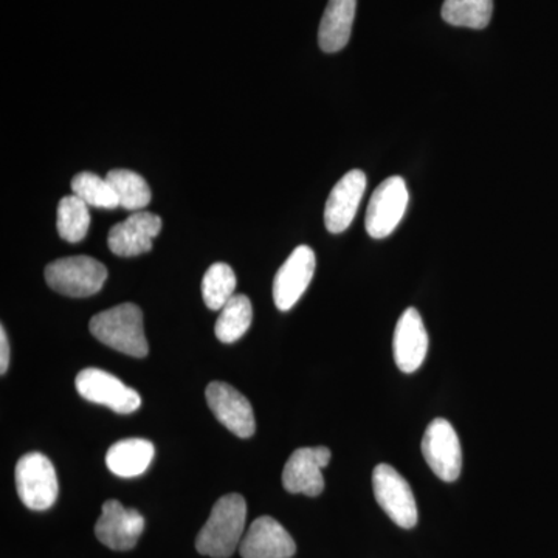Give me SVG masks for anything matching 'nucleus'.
I'll use <instances>...</instances> for the list:
<instances>
[{
  "label": "nucleus",
  "mask_w": 558,
  "mask_h": 558,
  "mask_svg": "<svg viewBox=\"0 0 558 558\" xmlns=\"http://www.w3.org/2000/svg\"><path fill=\"white\" fill-rule=\"evenodd\" d=\"M440 14L454 27L483 31L494 16V0H446Z\"/></svg>",
  "instance_id": "nucleus-20"
},
{
  "label": "nucleus",
  "mask_w": 558,
  "mask_h": 558,
  "mask_svg": "<svg viewBox=\"0 0 558 558\" xmlns=\"http://www.w3.org/2000/svg\"><path fill=\"white\" fill-rule=\"evenodd\" d=\"M72 191L75 196L86 202L89 207L113 209L120 207V199L116 190L108 182L94 172L84 171L72 180Z\"/></svg>",
  "instance_id": "nucleus-24"
},
{
  "label": "nucleus",
  "mask_w": 558,
  "mask_h": 558,
  "mask_svg": "<svg viewBox=\"0 0 558 558\" xmlns=\"http://www.w3.org/2000/svg\"><path fill=\"white\" fill-rule=\"evenodd\" d=\"M154 454L156 449L150 440L123 439L110 447L106 454V464L120 478H135L148 470Z\"/></svg>",
  "instance_id": "nucleus-18"
},
{
  "label": "nucleus",
  "mask_w": 558,
  "mask_h": 558,
  "mask_svg": "<svg viewBox=\"0 0 558 558\" xmlns=\"http://www.w3.org/2000/svg\"><path fill=\"white\" fill-rule=\"evenodd\" d=\"M253 319L252 301L247 295H233L220 310L215 333L222 343H234L247 332Z\"/></svg>",
  "instance_id": "nucleus-19"
},
{
  "label": "nucleus",
  "mask_w": 558,
  "mask_h": 558,
  "mask_svg": "<svg viewBox=\"0 0 558 558\" xmlns=\"http://www.w3.org/2000/svg\"><path fill=\"white\" fill-rule=\"evenodd\" d=\"M373 488L377 502L399 527L413 529L417 524L416 498L407 480L388 464H379L373 472Z\"/></svg>",
  "instance_id": "nucleus-6"
},
{
  "label": "nucleus",
  "mask_w": 558,
  "mask_h": 558,
  "mask_svg": "<svg viewBox=\"0 0 558 558\" xmlns=\"http://www.w3.org/2000/svg\"><path fill=\"white\" fill-rule=\"evenodd\" d=\"M315 267L317 258L314 250L307 245H300L290 253L274 281V301L279 311H290L299 303L310 288Z\"/></svg>",
  "instance_id": "nucleus-10"
},
{
  "label": "nucleus",
  "mask_w": 558,
  "mask_h": 558,
  "mask_svg": "<svg viewBox=\"0 0 558 558\" xmlns=\"http://www.w3.org/2000/svg\"><path fill=\"white\" fill-rule=\"evenodd\" d=\"M366 183L368 180L365 172L352 170L347 172L330 191L325 208V226L330 233H343L351 227L365 194Z\"/></svg>",
  "instance_id": "nucleus-14"
},
{
  "label": "nucleus",
  "mask_w": 558,
  "mask_h": 558,
  "mask_svg": "<svg viewBox=\"0 0 558 558\" xmlns=\"http://www.w3.org/2000/svg\"><path fill=\"white\" fill-rule=\"evenodd\" d=\"M89 328L95 339L121 354L135 359L148 355L149 344L143 328L142 310L135 304L124 303L100 312L90 319Z\"/></svg>",
  "instance_id": "nucleus-2"
},
{
  "label": "nucleus",
  "mask_w": 558,
  "mask_h": 558,
  "mask_svg": "<svg viewBox=\"0 0 558 558\" xmlns=\"http://www.w3.org/2000/svg\"><path fill=\"white\" fill-rule=\"evenodd\" d=\"M10 365V343L5 329L0 328V374H5Z\"/></svg>",
  "instance_id": "nucleus-25"
},
{
  "label": "nucleus",
  "mask_w": 558,
  "mask_h": 558,
  "mask_svg": "<svg viewBox=\"0 0 558 558\" xmlns=\"http://www.w3.org/2000/svg\"><path fill=\"white\" fill-rule=\"evenodd\" d=\"M328 447H303L290 454L282 472V486L289 494L318 497L325 490L323 469L330 462Z\"/></svg>",
  "instance_id": "nucleus-9"
},
{
  "label": "nucleus",
  "mask_w": 558,
  "mask_h": 558,
  "mask_svg": "<svg viewBox=\"0 0 558 558\" xmlns=\"http://www.w3.org/2000/svg\"><path fill=\"white\" fill-rule=\"evenodd\" d=\"M392 349H395L396 365L402 373H416L427 357L428 332L425 329L424 319L414 307H409L400 315Z\"/></svg>",
  "instance_id": "nucleus-16"
},
{
  "label": "nucleus",
  "mask_w": 558,
  "mask_h": 558,
  "mask_svg": "<svg viewBox=\"0 0 558 558\" xmlns=\"http://www.w3.org/2000/svg\"><path fill=\"white\" fill-rule=\"evenodd\" d=\"M234 289H236V275L229 264L216 263L205 271L202 279V296L208 310H222L234 295Z\"/></svg>",
  "instance_id": "nucleus-23"
},
{
  "label": "nucleus",
  "mask_w": 558,
  "mask_h": 558,
  "mask_svg": "<svg viewBox=\"0 0 558 558\" xmlns=\"http://www.w3.org/2000/svg\"><path fill=\"white\" fill-rule=\"evenodd\" d=\"M47 284L72 299H86L100 292L108 279V269L90 256H70L53 260L46 267Z\"/></svg>",
  "instance_id": "nucleus-3"
},
{
  "label": "nucleus",
  "mask_w": 558,
  "mask_h": 558,
  "mask_svg": "<svg viewBox=\"0 0 558 558\" xmlns=\"http://www.w3.org/2000/svg\"><path fill=\"white\" fill-rule=\"evenodd\" d=\"M161 231L160 216L149 211L132 213L130 218L109 231L108 245L121 258L143 255L153 250V241Z\"/></svg>",
  "instance_id": "nucleus-13"
},
{
  "label": "nucleus",
  "mask_w": 558,
  "mask_h": 558,
  "mask_svg": "<svg viewBox=\"0 0 558 558\" xmlns=\"http://www.w3.org/2000/svg\"><path fill=\"white\" fill-rule=\"evenodd\" d=\"M145 531V519L137 509H128L117 499L102 505L101 517L95 524V535L112 550H130Z\"/></svg>",
  "instance_id": "nucleus-11"
},
{
  "label": "nucleus",
  "mask_w": 558,
  "mask_h": 558,
  "mask_svg": "<svg viewBox=\"0 0 558 558\" xmlns=\"http://www.w3.org/2000/svg\"><path fill=\"white\" fill-rule=\"evenodd\" d=\"M57 227L62 240L72 244L83 241L90 227L89 205L75 194L62 197L58 205Z\"/></svg>",
  "instance_id": "nucleus-21"
},
{
  "label": "nucleus",
  "mask_w": 558,
  "mask_h": 558,
  "mask_svg": "<svg viewBox=\"0 0 558 558\" xmlns=\"http://www.w3.org/2000/svg\"><path fill=\"white\" fill-rule=\"evenodd\" d=\"M247 505L238 494L226 495L213 506L205 526L196 538V549L202 556L229 558L240 549L244 538Z\"/></svg>",
  "instance_id": "nucleus-1"
},
{
  "label": "nucleus",
  "mask_w": 558,
  "mask_h": 558,
  "mask_svg": "<svg viewBox=\"0 0 558 558\" xmlns=\"http://www.w3.org/2000/svg\"><path fill=\"white\" fill-rule=\"evenodd\" d=\"M205 396L209 410L223 427L230 429L238 438H250L255 435L256 422L252 403L236 388L223 381H211Z\"/></svg>",
  "instance_id": "nucleus-12"
},
{
  "label": "nucleus",
  "mask_w": 558,
  "mask_h": 558,
  "mask_svg": "<svg viewBox=\"0 0 558 558\" xmlns=\"http://www.w3.org/2000/svg\"><path fill=\"white\" fill-rule=\"evenodd\" d=\"M355 10L357 0H329L318 31V43L323 51L337 53L348 46Z\"/></svg>",
  "instance_id": "nucleus-17"
},
{
  "label": "nucleus",
  "mask_w": 558,
  "mask_h": 558,
  "mask_svg": "<svg viewBox=\"0 0 558 558\" xmlns=\"http://www.w3.org/2000/svg\"><path fill=\"white\" fill-rule=\"evenodd\" d=\"M422 454L439 480L454 483L461 475V442L457 429L446 418L429 422L422 439Z\"/></svg>",
  "instance_id": "nucleus-7"
},
{
  "label": "nucleus",
  "mask_w": 558,
  "mask_h": 558,
  "mask_svg": "<svg viewBox=\"0 0 558 558\" xmlns=\"http://www.w3.org/2000/svg\"><path fill=\"white\" fill-rule=\"evenodd\" d=\"M295 553L292 535L271 517L253 521L240 546L242 558H290Z\"/></svg>",
  "instance_id": "nucleus-15"
},
{
  "label": "nucleus",
  "mask_w": 558,
  "mask_h": 558,
  "mask_svg": "<svg viewBox=\"0 0 558 558\" xmlns=\"http://www.w3.org/2000/svg\"><path fill=\"white\" fill-rule=\"evenodd\" d=\"M16 490L21 501L32 510H47L57 502V470L43 453H28L16 464Z\"/></svg>",
  "instance_id": "nucleus-4"
},
{
  "label": "nucleus",
  "mask_w": 558,
  "mask_h": 558,
  "mask_svg": "<svg viewBox=\"0 0 558 558\" xmlns=\"http://www.w3.org/2000/svg\"><path fill=\"white\" fill-rule=\"evenodd\" d=\"M112 189L120 199V207L128 211H143L150 202V189L148 182L130 170H112L106 175Z\"/></svg>",
  "instance_id": "nucleus-22"
},
{
  "label": "nucleus",
  "mask_w": 558,
  "mask_h": 558,
  "mask_svg": "<svg viewBox=\"0 0 558 558\" xmlns=\"http://www.w3.org/2000/svg\"><path fill=\"white\" fill-rule=\"evenodd\" d=\"M410 193L405 180L392 175L374 191L366 209L365 229L374 240L395 233L409 207Z\"/></svg>",
  "instance_id": "nucleus-5"
},
{
  "label": "nucleus",
  "mask_w": 558,
  "mask_h": 558,
  "mask_svg": "<svg viewBox=\"0 0 558 558\" xmlns=\"http://www.w3.org/2000/svg\"><path fill=\"white\" fill-rule=\"evenodd\" d=\"M76 391L81 398L120 414L134 413L142 405V398L135 389L128 387L119 377L108 371L87 368L76 376Z\"/></svg>",
  "instance_id": "nucleus-8"
}]
</instances>
